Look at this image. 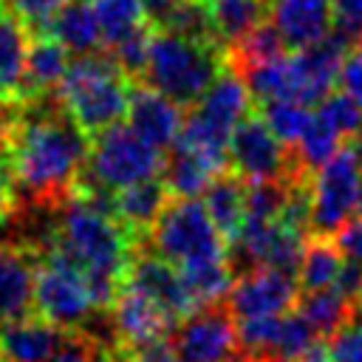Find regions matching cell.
Wrapping results in <instances>:
<instances>
[{
  "label": "cell",
  "instance_id": "cell-39",
  "mask_svg": "<svg viewBox=\"0 0 362 362\" xmlns=\"http://www.w3.org/2000/svg\"><path fill=\"white\" fill-rule=\"evenodd\" d=\"M105 345H99L88 331L74 328L65 331L62 345L57 348V354L51 356V362H99L105 356Z\"/></svg>",
  "mask_w": 362,
  "mask_h": 362
},
{
  "label": "cell",
  "instance_id": "cell-9",
  "mask_svg": "<svg viewBox=\"0 0 362 362\" xmlns=\"http://www.w3.org/2000/svg\"><path fill=\"white\" fill-rule=\"evenodd\" d=\"M362 184V164L348 141L311 173V221L308 235L334 238L337 229L356 215V195Z\"/></svg>",
  "mask_w": 362,
  "mask_h": 362
},
{
  "label": "cell",
  "instance_id": "cell-33",
  "mask_svg": "<svg viewBox=\"0 0 362 362\" xmlns=\"http://www.w3.org/2000/svg\"><path fill=\"white\" fill-rule=\"evenodd\" d=\"M260 116L269 124V130L286 144L291 147L303 130L311 122V107L303 102H291V99H272V102H260Z\"/></svg>",
  "mask_w": 362,
  "mask_h": 362
},
{
  "label": "cell",
  "instance_id": "cell-12",
  "mask_svg": "<svg viewBox=\"0 0 362 362\" xmlns=\"http://www.w3.org/2000/svg\"><path fill=\"white\" fill-rule=\"evenodd\" d=\"M297 291H300V286H297L294 274L260 266V269L246 272L232 280V288L226 294V308L238 320L286 314L288 308H294Z\"/></svg>",
  "mask_w": 362,
  "mask_h": 362
},
{
  "label": "cell",
  "instance_id": "cell-17",
  "mask_svg": "<svg viewBox=\"0 0 362 362\" xmlns=\"http://www.w3.org/2000/svg\"><path fill=\"white\" fill-rule=\"evenodd\" d=\"M65 339V328L40 314L0 322V362H51Z\"/></svg>",
  "mask_w": 362,
  "mask_h": 362
},
{
  "label": "cell",
  "instance_id": "cell-32",
  "mask_svg": "<svg viewBox=\"0 0 362 362\" xmlns=\"http://www.w3.org/2000/svg\"><path fill=\"white\" fill-rule=\"evenodd\" d=\"M317 345H320V334L311 328V322L297 308L280 314V325H277L272 359H277V362H300Z\"/></svg>",
  "mask_w": 362,
  "mask_h": 362
},
{
  "label": "cell",
  "instance_id": "cell-16",
  "mask_svg": "<svg viewBox=\"0 0 362 362\" xmlns=\"http://www.w3.org/2000/svg\"><path fill=\"white\" fill-rule=\"evenodd\" d=\"M40 255L34 243H0V322L31 314Z\"/></svg>",
  "mask_w": 362,
  "mask_h": 362
},
{
  "label": "cell",
  "instance_id": "cell-13",
  "mask_svg": "<svg viewBox=\"0 0 362 362\" xmlns=\"http://www.w3.org/2000/svg\"><path fill=\"white\" fill-rule=\"evenodd\" d=\"M110 322H113V334L119 339L122 348L133 351L150 339L158 337H170L175 331V320L144 291H139L130 283H122L116 300L107 308Z\"/></svg>",
  "mask_w": 362,
  "mask_h": 362
},
{
  "label": "cell",
  "instance_id": "cell-23",
  "mask_svg": "<svg viewBox=\"0 0 362 362\" xmlns=\"http://www.w3.org/2000/svg\"><path fill=\"white\" fill-rule=\"evenodd\" d=\"M45 31L51 37H57L74 54H90V51H99V45H102L93 0H68L51 17Z\"/></svg>",
  "mask_w": 362,
  "mask_h": 362
},
{
  "label": "cell",
  "instance_id": "cell-50",
  "mask_svg": "<svg viewBox=\"0 0 362 362\" xmlns=\"http://www.w3.org/2000/svg\"><path fill=\"white\" fill-rule=\"evenodd\" d=\"M3 102H8V99H6V93H3V85H0V105H3Z\"/></svg>",
  "mask_w": 362,
  "mask_h": 362
},
{
  "label": "cell",
  "instance_id": "cell-41",
  "mask_svg": "<svg viewBox=\"0 0 362 362\" xmlns=\"http://www.w3.org/2000/svg\"><path fill=\"white\" fill-rule=\"evenodd\" d=\"M337 249L342 252L345 260L362 263V215H351L334 235Z\"/></svg>",
  "mask_w": 362,
  "mask_h": 362
},
{
  "label": "cell",
  "instance_id": "cell-2",
  "mask_svg": "<svg viewBox=\"0 0 362 362\" xmlns=\"http://www.w3.org/2000/svg\"><path fill=\"white\" fill-rule=\"evenodd\" d=\"M54 212L57 221L40 243L59 249L82 269V274H107L119 283L127 280L136 255V240L116 221L113 212L93 206L76 189H71V195L62 198Z\"/></svg>",
  "mask_w": 362,
  "mask_h": 362
},
{
  "label": "cell",
  "instance_id": "cell-45",
  "mask_svg": "<svg viewBox=\"0 0 362 362\" xmlns=\"http://www.w3.org/2000/svg\"><path fill=\"white\" fill-rule=\"evenodd\" d=\"M334 3V23L345 25L356 37H362V0H331Z\"/></svg>",
  "mask_w": 362,
  "mask_h": 362
},
{
  "label": "cell",
  "instance_id": "cell-42",
  "mask_svg": "<svg viewBox=\"0 0 362 362\" xmlns=\"http://www.w3.org/2000/svg\"><path fill=\"white\" fill-rule=\"evenodd\" d=\"M20 212V195H17V184L8 167L6 153H0V223L14 221Z\"/></svg>",
  "mask_w": 362,
  "mask_h": 362
},
{
  "label": "cell",
  "instance_id": "cell-36",
  "mask_svg": "<svg viewBox=\"0 0 362 362\" xmlns=\"http://www.w3.org/2000/svg\"><path fill=\"white\" fill-rule=\"evenodd\" d=\"M317 110L342 133V139H354L356 133H362V107L348 93H328Z\"/></svg>",
  "mask_w": 362,
  "mask_h": 362
},
{
  "label": "cell",
  "instance_id": "cell-26",
  "mask_svg": "<svg viewBox=\"0 0 362 362\" xmlns=\"http://www.w3.org/2000/svg\"><path fill=\"white\" fill-rule=\"evenodd\" d=\"M342 252L337 249L334 238L322 235H308L303 243L300 266H297V286L303 291H317V288H331L342 272Z\"/></svg>",
  "mask_w": 362,
  "mask_h": 362
},
{
  "label": "cell",
  "instance_id": "cell-1",
  "mask_svg": "<svg viewBox=\"0 0 362 362\" xmlns=\"http://www.w3.org/2000/svg\"><path fill=\"white\" fill-rule=\"evenodd\" d=\"M90 150V136L68 116L57 93L20 102L6 158L20 204L54 209L71 195Z\"/></svg>",
  "mask_w": 362,
  "mask_h": 362
},
{
  "label": "cell",
  "instance_id": "cell-5",
  "mask_svg": "<svg viewBox=\"0 0 362 362\" xmlns=\"http://www.w3.org/2000/svg\"><path fill=\"white\" fill-rule=\"evenodd\" d=\"M249 110H252V93L243 76L226 65L204 90V96L195 105H189V113L184 116L175 141L189 144L218 161H226L229 136L235 124L243 116H249Z\"/></svg>",
  "mask_w": 362,
  "mask_h": 362
},
{
  "label": "cell",
  "instance_id": "cell-48",
  "mask_svg": "<svg viewBox=\"0 0 362 362\" xmlns=\"http://www.w3.org/2000/svg\"><path fill=\"white\" fill-rule=\"evenodd\" d=\"M300 362H325V348H322V345H317V348H314L311 354H305Z\"/></svg>",
  "mask_w": 362,
  "mask_h": 362
},
{
  "label": "cell",
  "instance_id": "cell-30",
  "mask_svg": "<svg viewBox=\"0 0 362 362\" xmlns=\"http://www.w3.org/2000/svg\"><path fill=\"white\" fill-rule=\"evenodd\" d=\"M96 23H99V40L105 48L116 45L136 28L147 25L144 0H93Z\"/></svg>",
  "mask_w": 362,
  "mask_h": 362
},
{
  "label": "cell",
  "instance_id": "cell-24",
  "mask_svg": "<svg viewBox=\"0 0 362 362\" xmlns=\"http://www.w3.org/2000/svg\"><path fill=\"white\" fill-rule=\"evenodd\" d=\"M215 40L229 48L269 17L266 0H204Z\"/></svg>",
  "mask_w": 362,
  "mask_h": 362
},
{
  "label": "cell",
  "instance_id": "cell-3",
  "mask_svg": "<svg viewBox=\"0 0 362 362\" xmlns=\"http://www.w3.org/2000/svg\"><path fill=\"white\" fill-rule=\"evenodd\" d=\"M223 68H226L223 45L153 25L147 62L139 82L156 88L178 107H189L204 96V90Z\"/></svg>",
  "mask_w": 362,
  "mask_h": 362
},
{
  "label": "cell",
  "instance_id": "cell-22",
  "mask_svg": "<svg viewBox=\"0 0 362 362\" xmlns=\"http://www.w3.org/2000/svg\"><path fill=\"white\" fill-rule=\"evenodd\" d=\"M204 209L223 240H232L246 221V181L238 173L221 170L204 189Z\"/></svg>",
  "mask_w": 362,
  "mask_h": 362
},
{
  "label": "cell",
  "instance_id": "cell-51",
  "mask_svg": "<svg viewBox=\"0 0 362 362\" xmlns=\"http://www.w3.org/2000/svg\"><path fill=\"white\" fill-rule=\"evenodd\" d=\"M356 311H359V314H362V300H359V303H356Z\"/></svg>",
  "mask_w": 362,
  "mask_h": 362
},
{
  "label": "cell",
  "instance_id": "cell-11",
  "mask_svg": "<svg viewBox=\"0 0 362 362\" xmlns=\"http://www.w3.org/2000/svg\"><path fill=\"white\" fill-rule=\"evenodd\" d=\"M173 345L181 362H226L238 351L229 308L223 303L195 308L175 325Z\"/></svg>",
  "mask_w": 362,
  "mask_h": 362
},
{
  "label": "cell",
  "instance_id": "cell-34",
  "mask_svg": "<svg viewBox=\"0 0 362 362\" xmlns=\"http://www.w3.org/2000/svg\"><path fill=\"white\" fill-rule=\"evenodd\" d=\"M288 178L246 181V221H277L288 201Z\"/></svg>",
  "mask_w": 362,
  "mask_h": 362
},
{
  "label": "cell",
  "instance_id": "cell-37",
  "mask_svg": "<svg viewBox=\"0 0 362 362\" xmlns=\"http://www.w3.org/2000/svg\"><path fill=\"white\" fill-rule=\"evenodd\" d=\"M325 362H362V314L359 311L331 339H325Z\"/></svg>",
  "mask_w": 362,
  "mask_h": 362
},
{
  "label": "cell",
  "instance_id": "cell-43",
  "mask_svg": "<svg viewBox=\"0 0 362 362\" xmlns=\"http://www.w3.org/2000/svg\"><path fill=\"white\" fill-rule=\"evenodd\" d=\"M130 354H133V362H181L175 354V345H173V334L150 339V342L133 348Z\"/></svg>",
  "mask_w": 362,
  "mask_h": 362
},
{
  "label": "cell",
  "instance_id": "cell-19",
  "mask_svg": "<svg viewBox=\"0 0 362 362\" xmlns=\"http://www.w3.org/2000/svg\"><path fill=\"white\" fill-rule=\"evenodd\" d=\"M68 54L71 51L57 37H51L48 31L31 34L17 102H34V99L57 93V88H59V82H62V76H65V71L71 65Z\"/></svg>",
  "mask_w": 362,
  "mask_h": 362
},
{
  "label": "cell",
  "instance_id": "cell-18",
  "mask_svg": "<svg viewBox=\"0 0 362 362\" xmlns=\"http://www.w3.org/2000/svg\"><path fill=\"white\" fill-rule=\"evenodd\" d=\"M269 14L286 48L291 51L320 42L337 17L331 0H272Z\"/></svg>",
  "mask_w": 362,
  "mask_h": 362
},
{
  "label": "cell",
  "instance_id": "cell-46",
  "mask_svg": "<svg viewBox=\"0 0 362 362\" xmlns=\"http://www.w3.org/2000/svg\"><path fill=\"white\" fill-rule=\"evenodd\" d=\"M178 0H144V11H147V20L153 23V25H158L164 17H167V11L175 6Z\"/></svg>",
  "mask_w": 362,
  "mask_h": 362
},
{
  "label": "cell",
  "instance_id": "cell-7",
  "mask_svg": "<svg viewBox=\"0 0 362 362\" xmlns=\"http://www.w3.org/2000/svg\"><path fill=\"white\" fill-rule=\"evenodd\" d=\"M164 167L161 150L150 147L144 139H139L130 124L116 122L105 127L102 133L90 136L88 161L79 173V178L102 187V189H122L147 178H156Z\"/></svg>",
  "mask_w": 362,
  "mask_h": 362
},
{
  "label": "cell",
  "instance_id": "cell-31",
  "mask_svg": "<svg viewBox=\"0 0 362 362\" xmlns=\"http://www.w3.org/2000/svg\"><path fill=\"white\" fill-rule=\"evenodd\" d=\"M286 51L288 48L283 42V37L277 34L274 23L263 20L246 37H240L235 45L226 48V65L235 68V71H243L249 65H260V62H269L274 57H283Z\"/></svg>",
  "mask_w": 362,
  "mask_h": 362
},
{
  "label": "cell",
  "instance_id": "cell-25",
  "mask_svg": "<svg viewBox=\"0 0 362 362\" xmlns=\"http://www.w3.org/2000/svg\"><path fill=\"white\" fill-rule=\"evenodd\" d=\"M28 37V28L0 3V85L8 102H17L20 96Z\"/></svg>",
  "mask_w": 362,
  "mask_h": 362
},
{
  "label": "cell",
  "instance_id": "cell-14",
  "mask_svg": "<svg viewBox=\"0 0 362 362\" xmlns=\"http://www.w3.org/2000/svg\"><path fill=\"white\" fill-rule=\"evenodd\" d=\"M181 122H184V113L173 99H167L164 93H158L156 88L139 79L130 82L127 124L139 139H144L150 147L164 153L175 144L181 133Z\"/></svg>",
  "mask_w": 362,
  "mask_h": 362
},
{
  "label": "cell",
  "instance_id": "cell-27",
  "mask_svg": "<svg viewBox=\"0 0 362 362\" xmlns=\"http://www.w3.org/2000/svg\"><path fill=\"white\" fill-rule=\"evenodd\" d=\"M294 308L311 322V328L320 334V339H331L345 322L354 320L356 305L339 294L334 286L331 288H317V291H305L303 297L297 294Z\"/></svg>",
  "mask_w": 362,
  "mask_h": 362
},
{
  "label": "cell",
  "instance_id": "cell-49",
  "mask_svg": "<svg viewBox=\"0 0 362 362\" xmlns=\"http://www.w3.org/2000/svg\"><path fill=\"white\" fill-rule=\"evenodd\" d=\"M356 215H362V184H359V195H356Z\"/></svg>",
  "mask_w": 362,
  "mask_h": 362
},
{
  "label": "cell",
  "instance_id": "cell-47",
  "mask_svg": "<svg viewBox=\"0 0 362 362\" xmlns=\"http://www.w3.org/2000/svg\"><path fill=\"white\" fill-rule=\"evenodd\" d=\"M99 362H133V354H130L127 348L116 345V348H107V351H105V356H102Z\"/></svg>",
  "mask_w": 362,
  "mask_h": 362
},
{
  "label": "cell",
  "instance_id": "cell-38",
  "mask_svg": "<svg viewBox=\"0 0 362 362\" xmlns=\"http://www.w3.org/2000/svg\"><path fill=\"white\" fill-rule=\"evenodd\" d=\"M25 28L28 34H40L48 28L51 17L68 3V0H0Z\"/></svg>",
  "mask_w": 362,
  "mask_h": 362
},
{
  "label": "cell",
  "instance_id": "cell-44",
  "mask_svg": "<svg viewBox=\"0 0 362 362\" xmlns=\"http://www.w3.org/2000/svg\"><path fill=\"white\" fill-rule=\"evenodd\" d=\"M334 288L339 294H345L354 305L362 300V263H354V260H345L342 263V272L334 283Z\"/></svg>",
  "mask_w": 362,
  "mask_h": 362
},
{
  "label": "cell",
  "instance_id": "cell-8",
  "mask_svg": "<svg viewBox=\"0 0 362 362\" xmlns=\"http://www.w3.org/2000/svg\"><path fill=\"white\" fill-rule=\"evenodd\" d=\"M34 249L40 255L34 277V311L65 331L82 328L99 311L82 269L48 243H37Z\"/></svg>",
  "mask_w": 362,
  "mask_h": 362
},
{
  "label": "cell",
  "instance_id": "cell-35",
  "mask_svg": "<svg viewBox=\"0 0 362 362\" xmlns=\"http://www.w3.org/2000/svg\"><path fill=\"white\" fill-rule=\"evenodd\" d=\"M277 325H280V314L240 320V322L235 325L238 348H240L243 354H249L255 362H257V359H272V348H274Z\"/></svg>",
  "mask_w": 362,
  "mask_h": 362
},
{
  "label": "cell",
  "instance_id": "cell-15",
  "mask_svg": "<svg viewBox=\"0 0 362 362\" xmlns=\"http://www.w3.org/2000/svg\"><path fill=\"white\" fill-rule=\"evenodd\" d=\"M124 283H130L139 291H144L147 297H153L175 322H181L187 314H192L198 308L195 300L189 297L187 286H184L178 266L158 257L156 252H147V249L136 252Z\"/></svg>",
  "mask_w": 362,
  "mask_h": 362
},
{
  "label": "cell",
  "instance_id": "cell-21",
  "mask_svg": "<svg viewBox=\"0 0 362 362\" xmlns=\"http://www.w3.org/2000/svg\"><path fill=\"white\" fill-rule=\"evenodd\" d=\"M221 170H226V161H218L189 144L175 141L170 147V156L164 158L161 181L173 198H198Z\"/></svg>",
  "mask_w": 362,
  "mask_h": 362
},
{
  "label": "cell",
  "instance_id": "cell-6",
  "mask_svg": "<svg viewBox=\"0 0 362 362\" xmlns=\"http://www.w3.org/2000/svg\"><path fill=\"white\" fill-rule=\"evenodd\" d=\"M147 243L150 252H156L178 269L201 260L226 257V240L215 229L204 209V201L198 198H170L156 223L150 226L141 249H147Z\"/></svg>",
  "mask_w": 362,
  "mask_h": 362
},
{
  "label": "cell",
  "instance_id": "cell-29",
  "mask_svg": "<svg viewBox=\"0 0 362 362\" xmlns=\"http://www.w3.org/2000/svg\"><path fill=\"white\" fill-rule=\"evenodd\" d=\"M184 277V286L189 291V297L195 300V305H212V303H223L229 288H232V269L226 266V257H215V260H201V263H189L178 269Z\"/></svg>",
  "mask_w": 362,
  "mask_h": 362
},
{
  "label": "cell",
  "instance_id": "cell-10",
  "mask_svg": "<svg viewBox=\"0 0 362 362\" xmlns=\"http://www.w3.org/2000/svg\"><path fill=\"white\" fill-rule=\"evenodd\" d=\"M226 161L232 164V173H238L243 181H266V178H308L311 173L300 170L291 158V150L269 130L263 116H243L226 147Z\"/></svg>",
  "mask_w": 362,
  "mask_h": 362
},
{
  "label": "cell",
  "instance_id": "cell-52",
  "mask_svg": "<svg viewBox=\"0 0 362 362\" xmlns=\"http://www.w3.org/2000/svg\"><path fill=\"white\" fill-rule=\"evenodd\" d=\"M257 362H277V359H257Z\"/></svg>",
  "mask_w": 362,
  "mask_h": 362
},
{
  "label": "cell",
  "instance_id": "cell-40",
  "mask_svg": "<svg viewBox=\"0 0 362 362\" xmlns=\"http://www.w3.org/2000/svg\"><path fill=\"white\" fill-rule=\"evenodd\" d=\"M337 82H339L342 93H348V96L362 107V37H359L356 45H351L348 54L342 57Z\"/></svg>",
  "mask_w": 362,
  "mask_h": 362
},
{
  "label": "cell",
  "instance_id": "cell-28",
  "mask_svg": "<svg viewBox=\"0 0 362 362\" xmlns=\"http://www.w3.org/2000/svg\"><path fill=\"white\" fill-rule=\"evenodd\" d=\"M342 141H345L342 133H339L320 110H314L308 127L303 130V136H300L288 150H291V158L297 161L300 170L314 173L317 167H322V164L342 147Z\"/></svg>",
  "mask_w": 362,
  "mask_h": 362
},
{
  "label": "cell",
  "instance_id": "cell-4",
  "mask_svg": "<svg viewBox=\"0 0 362 362\" xmlns=\"http://www.w3.org/2000/svg\"><path fill=\"white\" fill-rule=\"evenodd\" d=\"M130 82L107 51H90L68 65L57 99L88 136H96L127 116Z\"/></svg>",
  "mask_w": 362,
  "mask_h": 362
},
{
  "label": "cell",
  "instance_id": "cell-20",
  "mask_svg": "<svg viewBox=\"0 0 362 362\" xmlns=\"http://www.w3.org/2000/svg\"><path fill=\"white\" fill-rule=\"evenodd\" d=\"M170 198L173 195L167 192V187L158 175L147 178V181H139V184H130V187H122V189L113 192V215L133 235L136 252L144 246L150 226L156 223V218L161 215V209L167 206Z\"/></svg>",
  "mask_w": 362,
  "mask_h": 362
}]
</instances>
